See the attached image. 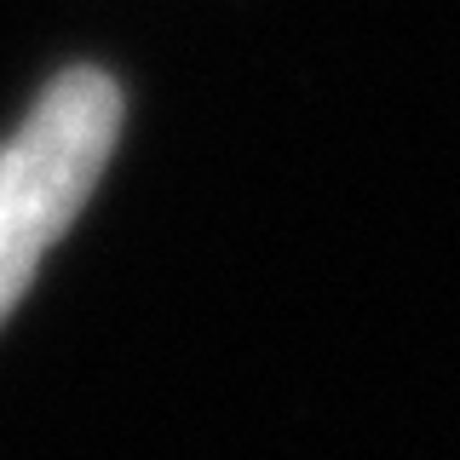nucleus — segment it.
<instances>
[{
	"mask_svg": "<svg viewBox=\"0 0 460 460\" xmlns=\"http://www.w3.org/2000/svg\"><path fill=\"white\" fill-rule=\"evenodd\" d=\"M121 133V86L104 69H64L29 121L0 144V323L40 259L93 201Z\"/></svg>",
	"mask_w": 460,
	"mask_h": 460,
	"instance_id": "obj_1",
	"label": "nucleus"
}]
</instances>
